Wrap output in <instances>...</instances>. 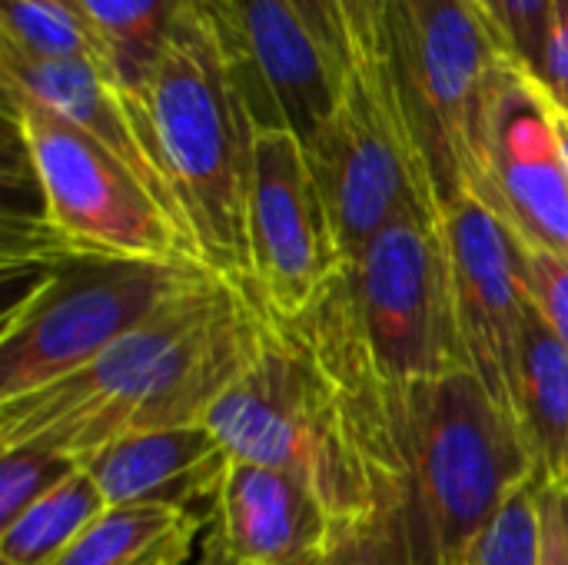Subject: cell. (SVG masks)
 <instances>
[{
	"mask_svg": "<svg viewBox=\"0 0 568 565\" xmlns=\"http://www.w3.org/2000/svg\"><path fill=\"white\" fill-rule=\"evenodd\" d=\"M290 3L303 17V23L313 30V37L323 43V50L343 70H349L353 47H349V30H346V17L339 10V0H290Z\"/></svg>",
	"mask_w": 568,
	"mask_h": 565,
	"instance_id": "cell-27",
	"label": "cell"
},
{
	"mask_svg": "<svg viewBox=\"0 0 568 565\" xmlns=\"http://www.w3.org/2000/svg\"><path fill=\"white\" fill-rule=\"evenodd\" d=\"M230 466L226 446L206 423L140 433L83 463L106 506H170L213 523Z\"/></svg>",
	"mask_w": 568,
	"mask_h": 565,
	"instance_id": "cell-14",
	"label": "cell"
},
{
	"mask_svg": "<svg viewBox=\"0 0 568 565\" xmlns=\"http://www.w3.org/2000/svg\"><path fill=\"white\" fill-rule=\"evenodd\" d=\"M106 509L93 476L80 470L0 529V565H53Z\"/></svg>",
	"mask_w": 568,
	"mask_h": 565,
	"instance_id": "cell-20",
	"label": "cell"
},
{
	"mask_svg": "<svg viewBox=\"0 0 568 565\" xmlns=\"http://www.w3.org/2000/svg\"><path fill=\"white\" fill-rule=\"evenodd\" d=\"M190 565H240L230 559V553L223 549V543H220V536H216V529H213V523L203 529V536H200V546H196V553H193V559Z\"/></svg>",
	"mask_w": 568,
	"mask_h": 565,
	"instance_id": "cell-31",
	"label": "cell"
},
{
	"mask_svg": "<svg viewBox=\"0 0 568 565\" xmlns=\"http://www.w3.org/2000/svg\"><path fill=\"white\" fill-rule=\"evenodd\" d=\"M7 110L40 190V233L90 253L200 260L180 220L113 150L33 103L7 100Z\"/></svg>",
	"mask_w": 568,
	"mask_h": 565,
	"instance_id": "cell-8",
	"label": "cell"
},
{
	"mask_svg": "<svg viewBox=\"0 0 568 565\" xmlns=\"http://www.w3.org/2000/svg\"><path fill=\"white\" fill-rule=\"evenodd\" d=\"M140 143L163 176L196 256L246 280V210L256 123L216 40L190 0L146 83L123 97Z\"/></svg>",
	"mask_w": 568,
	"mask_h": 565,
	"instance_id": "cell-4",
	"label": "cell"
},
{
	"mask_svg": "<svg viewBox=\"0 0 568 565\" xmlns=\"http://www.w3.org/2000/svg\"><path fill=\"white\" fill-rule=\"evenodd\" d=\"M213 529L240 565H296L326 549L333 519L296 476L230 460Z\"/></svg>",
	"mask_w": 568,
	"mask_h": 565,
	"instance_id": "cell-15",
	"label": "cell"
},
{
	"mask_svg": "<svg viewBox=\"0 0 568 565\" xmlns=\"http://www.w3.org/2000/svg\"><path fill=\"white\" fill-rule=\"evenodd\" d=\"M353 60L386 57V0H339Z\"/></svg>",
	"mask_w": 568,
	"mask_h": 565,
	"instance_id": "cell-28",
	"label": "cell"
},
{
	"mask_svg": "<svg viewBox=\"0 0 568 565\" xmlns=\"http://www.w3.org/2000/svg\"><path fill=\"white\" fill-rule=\"evenodd\" d=\"M30 243L23 256L37 260L40 273L3 316L0 400L63 380L220 276L200 260L90 253L47 233Z\"/></svg>",
	"mask_w": 568,
	"mask_h": 565,
	"instance_id": "cell-5",
	"label": "cell"
},
{
	"mask_svg": "<svg viewBox=\"0 0 568 565\" xmlns=\"http://www.w3.org/2000/svg\"><path fill=\"white\" fill-rule=\"evenodd\" d=\"M206 526L170 506H106L53 565H190Z\"/></svg>",
	"mask_w": 568,
	"mask_h": 565,
	"instance_id": "cell-18",
	"label": "cell"
},
{
	"mask_svg": "<svg viewBox=\"0 0 568 565\" xmlns=\"http://www.w3.org/2000/svg\"><path fill=\"white\" fill-rule=\"evenodd\" d=\"M53 3H63V7H70V10H80V0H53ZM83 13V10H80ZM87 17V13H83Z\"/></svg>",
	"mask_w": 568,
	"mask_h": 565,
	"instance_id": "cell-34",
	"label": "cell"
},
{
	"mask_svg": "<svg viewBox=\"0 0 568 565\" xmlns=\"http://www.w3.org/2000/svg\"><path fill=\"white\" fill-rule=\"evenodd\" d=\"M0 47L27 60H93L110 77V50L97 27L53 0H3Z\"/></svg>",
	"mask_w": 568,
	"mask_h": 565,
	"instance_id": "cell-21",
	"label": "cell"
},
{
	"mask_svg": "<svg viewBox=\"0 0 568 565\" xmlns=\"http://www.w3.org/2000/svg\"><path fill=\"white\" fill-rule=\"evenodd\" d=\"M542 493L546 480L536 473L519 486L499 516L476 539L463 565H539L542 559Z\"/></svg>",
	"mask_w": 568,
	"mask_h": 565,
	"instance_id": "cell-22",
	"label": "cell"
},
{
	"mask_svg": "<svg viewBox=\"0 0 568 565\" xmlns=\"http://www.w3.org/2000/svg\"><path fill=\"white\" fill-rule=\"evenodd\" d=\"M443 233L453 260V293L466 370L513 413V380L529 303L526 243L476 196L446 206Z\"/></svg>",
	"mask_w": 568,
	"mask_h": 565,
	"instance_id": "cell-12",
	"label": "cell"
},
{
	"mask_svg": "<svg viewBox=\"0 0 568 565\" xmlns=\"http://www.w3.org/2000/svg\"><path fill=\"white\" fill-rule=\"evenodd\" d=\"M196 7L256 130H286L306 147L333 113L346 70L290 0H196Z\"/></svg>",
	"mask_w": 568,
	"mask_h": 565,
	"instance_id": "cell-11",
	"label": "cell"
},
{
	"mask_svg": "<svg viewBox=\"0 0 568 565\" xmlns=\"http://www.w3.org/2000/svg\"><path fill=\"white\" fill-rule=\"evenodd\" d=\"M203 423L230 460L310 486L333 523L393 503L389 386L363 360L329 293L293 320L263 306L250 366Z\"/></svg>",
	"mask_w": 568,
	"mask_h": 565,
	"instance_id": "cell-1",
	"label": "cell"
},
{
	"mask_svg": "<svg viewBox=\"0 0 568 565\" xmlns=\"http://www.w3.org/2000/svg\"><path fill=\"white\" fill-rule=\"evenodd\" d=\"M186 7L190 0H80L110 50L113 83L123 97L146 83Z\"/></svg>",
	"mask_w": 568,
	"mask_h": 565,
	"instance_id": "cell-19",
	"label": "cell"
},
{
	"mask_svg": "<svg viewBox=\"0 0 568 565\" xmlns=\"http://www.w3.org/2000/svg\"><path fill=\"white\" fill-rule=\"evenodd\" d=\"M526 250L568 260V163L559 103L526 70H513L493 113L483 180L473 193Z\"/></svg>",
	"mask_w": 568,
	"mask_h": 565,
	"instance_id": "cell-13",
	"label": "cell"
},
{
	"mask_svg": "<svg viewBox=\"0 0 568 565\" xmlns=\"http://www.w3.org/2000/svg\"><path fill=\"white\" fill-rule=\"evenodd\" d=\"M303 150L343 266L389 223L409 213H439L386 57L349 63L333 113Z\"/></svg>",
	"mask_w": 568,
	"mask_h": 565,
	"instance_id": "cell-9",
	"label": "cell"
},
{
	"mask_svg": "<svg viewBox=\"0 0 568 565\" xmlns=\"http://www.w3.org/2000/svg\"><path fill=\"white\" fill-rule=\"evenodd\" d=\"M542 87L549 97L568 113V0L552 3V23H549V50H546V73Z\"/></svg>",
	"mask_w": 568,
	"mask_h": 565,
	"instance_id": "cell-29",
	"label": "cell"
},
{
	"mask_svg": "<svg viewBox=\"0 0 568 565\" xmlns=\"http://www.w3.org/2000/svg\"><path fill=\"white\" fill-rule=\"evenodd\" d=\"M323 565H413L396 506L386 500L359 519L333 523Z\"/></svg>",
	"mask_w": 568,
	"mask_h": 565,
	"instance_id": "cell-25",
	"label": "cell"
},
{
	"mask_svg": "<svg viewBox=\"0 0 568 565\" xmlns=\"http://www.w3.org/2000/svg\"><path fill=\"white\" fill-rule=\"evenodd\" d=\"M559 137H562V150H566V163H568V113L559 107Z\"/></svg>",
	"mask_w": 568,
	"mask_h": 565,
	"instance_id": "cell-32",
	"label": "cell"
},
{
	"mask_svg": "<svg viewBox=\"0 0 568 565\" xmlns=\"http://www.w3.org/2000/svg\"><path fill=\"white\" fill-rule=\"evenodd\" d=\"M559 500H562V513H566V523H568V493L559 490Z\"/></svg>",
	"mask_w": 568,
	"mask_h": 565,
	"instance_id": "cell-35",
	"label": "cell"
},
{
	"mask_svg": "<svg viewBox=\"0 0 568 565\" xmlns=\"http://www.w3.org/2000/svg\"><path fill=\"white\" fill-rule=\"evenodd\" d=\"M0 77H3L7 100L33 103L40 110L67 120L70 127L90 133L106 150H113L126 167H133L146 180V186L163 200V206L186 230L163 176L156 173V167L150 163V157L140 143V133L133 127L123 93L116 90L113 77L100 63H93V60H27V57L0 47Z\"/></svg>",
	"mask_w": 568,
	"mask_h": 565,
	"instance_id": "cell-16",
	"label": "cell"
},
{
	"mask_svg": "<svg viewBox=\"0 0 568 565\" xmlns=\"http://www.w3.org/2000/svg\"><path fill=\"white\" fill-rule=\"evenodd\" d=\"M506 57L542 83L556 0H473Z\"/></svg>",
	"mask_w": 568,
	"mask_h": 565,
	"instance_id": "cell-24",
	"label": "cell"
},
{
	"mask_svg": "<svg viewBox=\"0 0 568 565\" xmlns=\"http://www.w3.org/2000/svg\"><path fill=\"white\" fill-rule=\"evenodd\" d=\"M260 333L263 306L246 280L213 276L63 380L0 400V450L43 446L83 466L120 440L203 423Z\"/></svg>",
	"mask_w": 568,
	"mask_h": 565,
	"instance_id": "cell-2",
	"label": "cell"
},
{
	"mask_svg": "<svg viewBox=\"0 0 568 565\" xmlns=\"http://www.w3.org/2000/svg\"><path fill=\"white\" fill-rule=\"evenodd\" d=\"M83 466L63 453L43 446L0 450V529L23 516L33 503L60 490Z\"/></svg>",
	"mask_w": 568,
	"mask_h": 565,
	"instance_id": "cell-23",
	"label": "cell"
},
{
	"mask_svg": "<svg viewBox=\"0 0 568 565\" xmlns=\"http://www.w3.org/2000/svg\"><path fill=\"white\" fill-rule=\"evenodd\" d=\"M326 293L383 386L466 370L439 213H409L389 223Z\"/></svg>",
	"mask_w": 568,
	"mask_h": 565,
	"instance_id": "cell-7",
	"label": "cell"
},
{
	"mask_svg": "<svg viewBox=\"0 0 568 565\" xmlns=\"http://www.w3.org/2000/svg\"><path fill=\"white\" fill-rule=\"evenodd\" d=\"M386 60L439 213L473 196L516 63L473 0H386Z\"/></svg>",
	"mask_w": 568,
	"mask_h": 565,
	"instance_id": "cell-6",
	"label": "cell"
},
{
	"mask_svg": "<svg viewBox=\"0 0 568 565\" xmlns=\"http://www.w3.org/2000/svg\"><path fill=\"white\" fill-rule=\"evenodd\" d=\"M393 503L413 565H463L539 470L516 416L469 373L389 390Z\"/></svg>",
	"mask_w": 568,
	"mask_h": 565,
	"instance_id": "cell-3",
	"label": "cell"
},
{
	"mask_svg": "<svg viewBox=\"0 0 568 565\" xmlns=\"http://www.w3.org/2000/svg\"><path fill=\"white\" fill-rule=\"evenodd\" d=\"M539 565H568V523L559 490L546 483L542 493V559Z\"/></svg>",
	"mask_w": 568,
	"mask_h": 565,
	"instance_id": "cell-30",
	"label": "cell"
},
{
	"mask_svg": "<svg viewBox=\"0 0 568 565\" xmlns=\"http://www.w3.org/2000/svg\"><path fill=\"white\" fill-rule=\"evenodd\" d=\"M526 283L529 303L539 320L562 340L568 350V260L556 253H526Z\"/></svg>",
	"mask_w": 568,
	"mask_h": 565,
	"instance_id": "cell-26",
	"label": "cell"
},
{
	"mask_svg": "<svg viewBox=\"0 0 568 565\" xmlns=\"http://www.w3.org/2000/svg\"><path fill=\"white\" fill-rule=\"evenodd\" d=\"M513 416L539 476L568 493V350L529 310L513 380Z\"/></svg>",
	"mask_w": 568,
	"mask_h": 565,
	"instance_id": "cell-17",
	"label": "cell"
},
{
	"mask_svg": "<svg viewBox=\"0 0 568 565\" xmlns=\"http://www.w3.org/2000/svg\"><path fill=\"white\" fill-rule=\"evenodd\" d=\"M339 270L343 256L303 143L286 130H256L246 286L270 313L293 320L326 296Z\"/></svg>",
	"mask_w": 568,
	"mask_h": 565,
	"instance_id": "cell-10",
	"label": "cell"
},
{
	"mask_svg": "<svg viewBox=\"0 0 568 565\" xmlns=\"http://www.w3.org/2000/svg\"><path fill=\"white\" fill-rule=\"evenodd\" d=\"M326 553V549H323ZM323 553H316V556H306V559H300L296 565H323Z\"/></svg>",
	"mask_w": 568,
	"mask_h": 565,
	"instance_id": "cell-33",
	"label": "cell"
}]
</instances>
